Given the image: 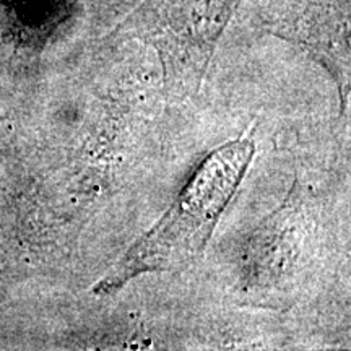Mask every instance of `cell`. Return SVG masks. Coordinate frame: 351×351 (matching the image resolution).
<instances>
[{"label": "cell", "mask_w": 351, "mask_h": 351, "mask_svg": "<svg viewBox=\"0 0 351 351\" xmlns=\"http://www.w3.org/2000/svg\"><path fill=\"white\" fill-rule=\"evenodd\" d=\"M254 155L252 137L232 140L217 148L199 166L160 221L95 285V295H116L140 275L181 270L200 258Z\"/></svg>", "instance_id": "6da1fadb"}, {"label": "cell", "mask_w": 351, "mask_h": 351, "mask_svg": "<svg viewBox=\"0 0 351 351\" xmlns=\"http://www.w3.org/2000/svg\"><path fill=\"white\" fill-rule=\"evenodd\" d=\"M287 16L275 20L280 36L307 47L335 72L337 80L348 77V0H295Z\"/></svg>", "instance_id": "3957f363"}, {"label": "cell", "mask_w": 351, "mask_h": 351, "mask_svg": "<svg viewBox=\"0 0 351 351\" xmlns=\"http://www.w3.org/2000/svg\"><path fill=\"white\" fill-rule=\"evenodd\" d=\"M243 0H143L111 38L138 39L156 51L166 86L195 95L219 38Z\"/></svg>", "instance_id": "7a4b0ae2"}]
</instances>
